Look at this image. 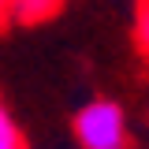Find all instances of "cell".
<instances>
[{
	"label": "cell",
	"mask_w": 149,
	"mask_h": 149,
	"mask_svg": "<svg viewBox=\"0 0 149 149\" xmlns=\"http://www.w3.org/2000/svg\"><path fill=\"white\" fill-rule=\"evenodd\" d=\"M0 149H26L22 130L15 127L11 112H8V104H4V97H0Z\"/></svg>",
	"instance_id": "3"
},
{
	"label": "cell",
	"mask_w": 149,
	"mask_h": 149,
	"mask_svg": "<svg viewBox=\"0 0 149 149\" xmlns=\"http://www.w3.org/2000/svg\"><path fill=\"white\" fill-rule=\"evenodd\" d=\"M134 37H138V52L149 60V0H138V22H134Z\"/></svg>",
	"instance_id": "4"
},
{
	"label": "cell",
	"mask_w": 149,
	"mask_h": 149,
	"mask_svg": "<svg viewBox=\"0 0 149 149\" xmlns=\"http://www.w3.org/2000/svg\"><path fill=\"white\" fill-rule=\"evenodd\" d=\"M71 130L82 149H134L127 116L108 97H93L90 104H82L71 119Z\"/></svg>",
	"instance_id": "1"
},
{
	"label": "cell",
	"mask_w": 149,
	"mask_h": 149,
	"mask_svg": "<svg viewBox=\"0 0 149 149\" xmlns=\"http://www.w3.org/2000/svg\"><path fill=\"white\" fill-rule=\"evenodd\" d=\"M67 0H11V22L19 26H37V22H49L63 11Z\"/></svg>",
	"instance_id": "2"
},
{
	"label": "cell",
	"mask_w": 149,
	"mask_h": 149,
	"mask_svg": "<svg viewBox=\"0 0 149 149\" xmlns=\"http://www.w3.org/2000/svg\"><path fill=\"white\" fill-rule=\"evenodd\" d=\"M11 22V0H0V30Z\"/></svg>",
	"instance_id": "5"
}]
</instances>
